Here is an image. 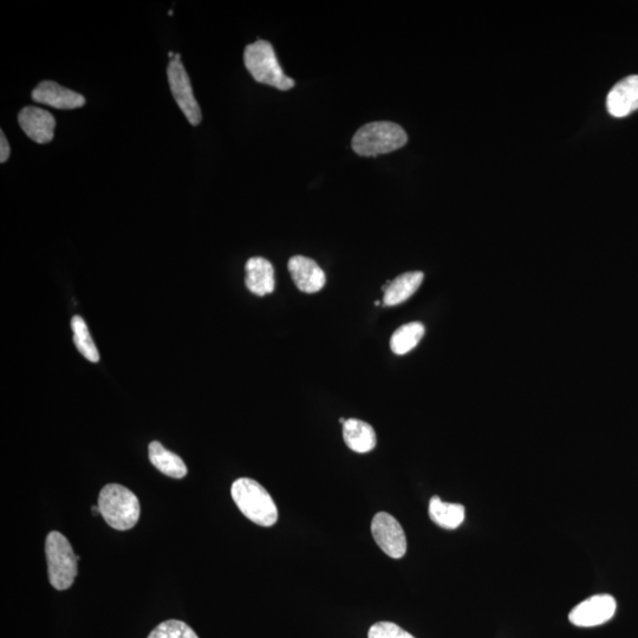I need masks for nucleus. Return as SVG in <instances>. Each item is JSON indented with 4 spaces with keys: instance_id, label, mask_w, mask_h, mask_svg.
<instances>
[{
    "instance_id": "5",
    "label": "nucleus",
    "mask_w": 638,
    "mask_h": 638,
    "mask_svg": "<svg viewBox=\"0 0 638 638\" xmlns=\"http://www.w3.org/2000/svg\"><path fill=\"white\" fill-rule=\"evenodd\" d=\"M45 555L48 561L49 582L56 590H67L74 584L77 576V562L73 546L62 533L52 531L45 542Z\"/></svg>"
},
{
    "instance_id": "13",
    "label": "nucleus",
    "mask_w": 638,
    "mask_h": 638,
    "mask_svg": "<svg viewBox=\"0 0 638 638\" xmlns=\"http://www.w3.org/2000/svg\"><path fill=\"white\" fill-rule=\"evenodd\" d=\"M246 288L252 294L263 297L272 294L275 290V270L268 259L253 257L247 260L246 266Z\"/></svg>"
},
{
    "instance_id": "7",
    "label": "nucleus",
    "mask_w": 638,
    "mask_h": 638,
    "mask_svg": "<svg viewBox=\"0 0 638 638\" xmlns=\"http://www.w3.org/2000/svg\"><path fill=\"white\" fill-rule=\"evenodd\" d=\"M371 533L379 548L394 559L405 557L407 538L403 527L387 512H379L371 522Z\"/></svg>"
},
{
    "instance_id": "21",
    "label": "nucleus",
    "mask_w": 638,
    "mask_h": 638,
    "mask_svg": "<svg viewBox=\"0 0 638 638\" xmlns=\"http://www.w3.org/2000/svg\"><path fill=\"white\" fill-rule=\"evenodd\" d=\"M368 638H415L408 631L403 630L392 622L375 623L369 629Z\"/></svg>"
},
{
    "instance_id": "18",
    "label": "nucleus",
    "mask_w": 638,
    "mask_h": 638,
    "mask_svg": "<svg viewBox=\"0 0 638 638\" xmlns=\"http://www.w3.org/2000/svg\"><path fill=\"white\" fill-rule=\"evenodd\" d=\"M425 331V325L420 322L402 325L390 338V349L399 356L410 353L420 343Z\"/></svg>"
},
{
    "instance_id": "14",
    "label": "nucleus",
    "mask_w": 638,
    "mask_h": 638,
    "mask_svg": "<svg viewBox=\"0 0 638 638\" xmlns=\"http://www.w3.org/2000/svg\"><path fill=\"white\" fill-rule=\"evenodd\" d=\"M425 275L421 271L406 272L383 286V304L395 307L408 301L419 290Z\"/></svg>"
},
{
    "instance_id": "11",
    "label": "nucleus",
    "mask_w": 638,
    "mask_h": 638,
    "mask_svg": "<svg viewBox=\"0 0 638 638\" xmlns=\"http://www.w3.org/2000/svg\"><path fill=\"white\" fill-rule=\"evenodd\" d=\"M32 99L56 109H76L86 104V99L75 91L52 81H44L32 91Z\"/></svg>"
},
{
    "instance_id": "10",
    "label": "nucleus",
    "mask_w": 638,
    "mask_h": 638,
    "mask_svg": "<svg viewBox=\"0 0 638 638\" xmlns=\"http://www.w3.org/2000/svg\"><path fill=\"white\" fill-rule=\"evenodd\" d=\"M19 126L32 141L48 143L54 139L56 127L55 117L47 110L37 107H26L18 115Z\"/></svg>"
},
{
    "instance_id": "19",
    "label": "nucleus",
    "mask_w": 638,
    "mask_h": 638,
    "mask_svg": "<svg viewBox=\"0 0 638 638\" xmlns=\"http://www.w3.org/2000/svg\"><path fill=\"white\" fill-rule=\"evenodd\" d=\"M71 328L74 332V343L80 353L87 358L88 361L97 363L100 361L99 350H97L93 338L87 327V323L81 316H74L71 319Z\"/></svg>"
},
{
    "instance_id": "2",
    "label": "nucleus",
    "mask_w": 638,
    "mask_h": 638,
    "mask_svg": "<svg viewBox=\"0 0 638 638\" xmlns=\"http://www.w3.org/2000/svg\"><path fill=\"white\" fill-rule=\"evenodd\" d=\"M100 514L117 531L132 530L140 519V501L127 487L119 484L104 486L100 492Z\"/></svg>"
},
{
    "instance_id": "9",
    "label": "nucleus",
    "mask_w": 638,
    "mask_h": 638,
    "mask_svg": "<svg viewBox=\"0 0 638 638\" xmlns=\"http://www.w3.org/2000/svg\"><path fill=\"white\" fill-rule=\"evenodd\" d=\"M288 268L298 290L305 294H316L327 283L324 271L314 259L303 256L292 257Z\"/></svg>"
},
{
    "instance_id": "22",
    "label": "nucleus",
    "mask_w": 638,
    "mask_h": 638,
    "mask_svg": "<svg viewBox=\"0 0 638 638\" xmlns=\"http://www.w3.org/2000/svg\"><path fill=\"white\" fill-rule=\"evenodd\" d=\"M0 136H2V139H0V162L4 164L5 161H8L11 151L4 132L0 133Z\"/></svg>"
},
{
    "instance_id": "15",
    "label": "nucleus",
    "mask_w": 638,
    "mask_h": 638,
    "mask_svg": "<svg viewBox=\"0 0 638 638\" xmlns=\"http://www.w3.org/2000/svg\"><path fill=\"white\" fill-rule=\"evenodd\" d=\"M343 439L351 451L364 454L376 447V433L369 423L349 419L343 423Z\"/></svg>"
},
{
    "instance_id": "12",
    "label": "nucleus",
    "mask_w": 638,
    "mask_h": 638,
    "mask_svg": "<svg viewBox=\"0 0 638 638\" xmlns=\"http://www.w3.org/2000/svg\"><path fill=\"white\" fill-rule=\"evenodd\" d=\"M607 108L611 116L622 119L638 109V75L629 76L610 90Z\"/></svg>"
},
{
    "instance_id": "16",
    "label": "nucleus",
    "mask_w": 638,
    "mask_h": 638,
    "mask_svg": "<svg viewBox=\"0 0 638 638\" xmlns=\"http://www.w3.org/2000/svg\"><path fill=\"white\" fill-rule=\"evenodd\" d=\"M149 460L156 470L173 479H182L187 475V466L179 455L169 452L158 441H153L148 448Z\"/></svg>"
},
{
    "instance_id": "6",
    "label": "nucleus",
    "mask_w": 638,
    "mask_h": 638,
    "mask_svg": "<svg viewBox=\"0 0 638 638\" xmlns=\"http://www.w3.org/2000/svg\"><path fill=\"white\" fill-rule=\"evenodd\" d=\"M167 76L169 87L182 113L191 125L198 126L203 116H201L199 103L195 100L191 80L181 62L180 54H175L173 60L169 62Z\"/></svg>"
},
{
    "instance_id": "20",
    "label": "nucleus",
    "mask_w": 638,
    "mask_h": 638,
    "mask_svg": "<svg viewBox=\"0 0 638 638\" xmlns=\"http://www.w3.org/2000/svg\"><path fill=\"white\" fill-rule=\"evenodd\" d=\"M148 638H199L185 622L169 620L156 627Z\"/></svg>"
},
{
    "instance_id": "24",
    "label": "nucleus",
    "mask_w": 638,
    "mask_h": 638,
    "mask_svg": "<svg viewBox=\"0 0 638 638\" xmlns=\"http://www.w3.org/2000/svg\"><path fill=\"white\" fill-rule=\"evenodd\" d=\"M345 421H347V420H345V419H343V418H341V419H340V422H341V423H344Z\"/></svg>"
},
{
    "instance_id": "23",
    "label": "nucleus",
    "mask_w": 638,
    "mask_h": 638,
    "mask_svg": "<svg viewBox=\"0 0 638 638\" xmlns=\"http://www.w3.org/2000/svg\"><path fill=\"white\" fill-rule=\"evenodd\" d=\"M91 510H93V513L95 514V516H96V514H100L99 506H93V509H91Z\"/></svg>"
},
{
    "instance_id": "1",
    "label": "nucleus",
    "mask_w": 638,
    "mask_h": 638,
    "mask_svg": "<svg viewBox=\"0 0 638 638\" xmlns=\"http://www.w3.org/2000/svg\"><path fill=\"white\" fill-rule=\"evenodd\" d=\"M234 503L251 522L271 527L277 523L278 509L269 492L256 480L240 478L231 487Z\"/></svg>"
},
{
    "instance_id": "17",
    "label": "nucleus",
    "mask_w": 638,
    "mask_h": 638,
    "mask_svg": "<svg viewBox=\"0 0 638 638\" xmlns=\"http://www.w3.org/2000/svg\"><path fill=\"white\" fill-rule=\"evenodd\" d=\"M429 517L436 525L447 530H455L464 523L465 507L461 504L445 503L435 496L429 501Z\"/></svg>"
},
{
    "instance_id": "3",
    "label": "nucleus",
    "mask_w": 638,
    "mask_h": 638,
    "mask_svg": "<svg viewBox=\"0 0 638 638\" xmlns=\"http://www.w3.org/2000/svg\"><path fill=\"white\" fill-rule=\"evenodd\" d=\"M408 141L405 129L389 121L370 122L354 135L351 146L361 156H377L397 151Z\"/></svg>"
},
{
    "instance_id": "8",
    "label": "nucleus",
    "mask_w": 638,
    "mask_h": 638,
    "mask_svg": "<svg viewBox=\"0 0 638 638\" xmlns=\"http://www.w3.org/2000/svg\"><path fill=\"white\" fill-rule=\"evenodd\" d=\"M617 603L611 595H596L576 605L569 614V621L576 627L602 626L615 616Z\"/></svg>"
},
{
    "instance_id": "4",
    "label": "nucleus",
    "mask_w": 638,
    "mask_h": 638,
    "mask_svg": "<svg viewBox=\"0 0 638 638\" xmlns=\"http://www.w3.org/2000/svg\"><path fill=\"white\" fill-rule=\"evenodd\" d=\"M244 62L249 73L259 83L283 91L295 87V81L284 74L275 49L269 42L257 41L247 45Z\"/></svg>"
}]
</instances>
